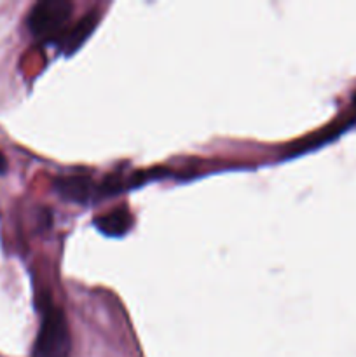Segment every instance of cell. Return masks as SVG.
Masks as SVG:
<instances>
[{"mask_svg": "<svg viewBox=\"0 0 356 357\" xmlns=\"http://www.w3.org/2000/svg\"><path fill=\"white\" fill-rule=\"evenodd\" d=\"M72 338L65 316L56 307H47L35 338L31 357H70Z\"/></svg>", "mask_w": 356, "mask_h": 357, "instance_id": "obj_1", "label": "cell"}, {"mask_svg": "<svg viewBox=\"0 0 356 357\" xmlns=\"http://www.w3.org/2000/svg\"><path fill=\"white\" fill-rule=\"evenodd\" d=\"M73 6L68 0H40L28 14V28L40 40H51L59 35L68 21Z\"/></svg>", "mask_w": 356, "mask_h": 357, "instance_id": "obj_2", "label": "cell"}, {"mask_svg": "<svg viewBox=\"0 0 356 357\" xmlns=\"http://www.w3.org/2000/svg\"><path fill=\"white\" fill-rule=\"evenodd\" d=\"M56 190L63 199L72 202H87L94 201L96 194H101V185H94V181L87 176H63L58 178L54 183Z\"/></svg>", "mask_w": 356, "mask_h": 357, "instance_id": "obj_3", "label": "cell"}, {"mask_svg": "<svg viewBox=\"0 0 356 357\" xmlns=\"http://www.w3.org/2000/svg\"><path fill=\"white\" fill-rule=\"evenodd\" d=\"M94 227L108 237H122L133 227V216L126 208H117L94 218Z\"/></svg>", "mask_w": 356, "mask_h": 357, "instance_id": "obj_4", "label": "cell"}, {"mask_svg": "<svg viewBox=\"0 0 356 357\" xmlns=\"http://www.w3.org/2000/svg\"><path fill=\"white\" fill-rule=\"evenodd\" d=\"M96 24L98 13L96 10H91V13H87L86 16L82 17V20L77 21L75 26L68 31V35L63 37V51H65L66 54H72L73 51H77V49L84 44V40L93 33Z\"/></svg>", "mask_w": 356, "mask_h": 357, "instance_id": "obj_5", "label": "cell"}, {"mask_svg": "<svg viewBox=\"0 0 356 357\" xmlns=\"http://www.w3.org/2000/svg\"><path fill=\"white\" fill-rule=\"evenodd\" d=\"M6 169H7V160L6 157L2 155V152H0V174L6 173Z\"/></svg>", "mask_w": 356, "mask_h": 357, "instance_id": "obj_6", "label": "cell"}]
</instances>
